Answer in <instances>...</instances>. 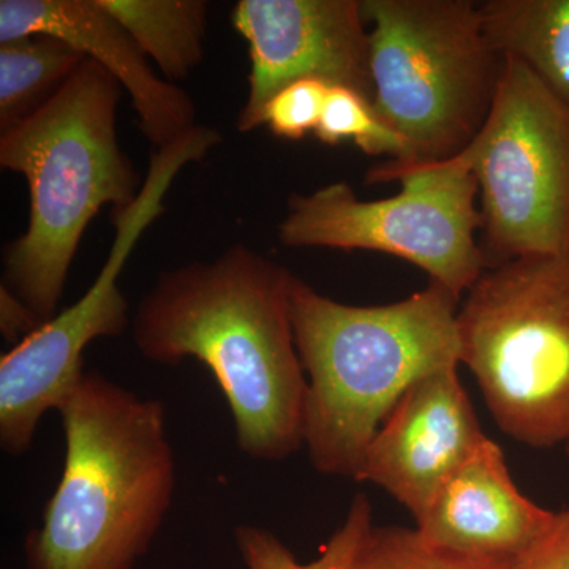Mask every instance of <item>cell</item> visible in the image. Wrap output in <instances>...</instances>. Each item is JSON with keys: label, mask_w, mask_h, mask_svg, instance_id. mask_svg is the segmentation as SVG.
<instances>
[{"label": "cell", "mask_w": 569, "mask_h": 569, "mask_svg": "<svg viewBox=\"0 0 569 569\" xmlns=\"http://www.w3.org/2000/svg\"><path fill=\"white\" fill-rule=\"evenodd\" d=\"M291 274L244 246L162 272L138 306L133 342L156 365L193 358L222 389L236 443L280 462L305 448L307 377L295 342Z\"/></svg>", "instance_id": "cell-1"}, {"label": "cell", "mask_w": 569, "mask_h": 569, "mask_svg": "<svg viewBox=\"0 0 569 569\" xmlns=\"http://www.w3.org/2000/svg\"><path fill=\"white\" fill-rule=\"evenodd\" d=\"M58 411L66 460L41 526L26 538L28 569H133L173 505L163 402L86 372Z\"/></svg>", "instance_id": "cell-2"}, {"label": "cell", "mask_w": 569, "mask_h": 569, "mask_svg": "<svg viewBox=\"0 0 569 569\" xmlns=\"http://www.w3.org/2000/svg\"><path fill=\"white\" fill-rule=\"evenodd\" d=\"M459 301L430 280L395 305L348 306L291 277V321L307 377L305 447L316 470L356 481L407 389L460 365Z\"/></svg>", "instance_id": "cell-3"}, {"label": "cell", "mask_w": 569, "mask_h": 569, "mask_svg": "<svg viewBox=\"0 0 569 569\" xmlns=\"http://www.w3.org/2000/svg\"><path fill=\"white\" fill-rule=\"evenodd\" d=\"M121 84L86 59L54 97L0 137V164L29 186L26 233L7 249L2 287L41 323L58 313L71 261L103 206L121 212L142 183L116 132Z\"/></svg>", "instance_id": "cell-4"}, {"label": "cell", "mask_w": 569, "mask_h": 569, "mask_svg": "<svg viewBox=\"0 0 569 569\" xmlns=\"http://www.w3.org/2000/svg\"><path fill=\"white\" fill-rule=\"evenodd\" d=\"M362 9L373 111L402 142L399 159L370 168L372 186L466 151L496 102L503 59L473 0H362Z\"/></svg>", "instance_id": "cell-5"}, {"label": "cell", "mask_w": 569, "mask_h": 569, "mask_svg": "<svg viewBox=\"0 0 569 569\" xmlns=\"http://www.w3.org/2000/svg\"><path fill=\"white\" fill-rule=\"evenodd\" d=\"M460 365L497 426L527 447L569 445V252L482 271L458 310Z\"/></svg>", "instance_id": "cell-6"}, {"label": "cell", "mask_w": 569, "mask_h": 569, "mask_svg": "<svg viewBox=\"0 0 569 569\" xmlns=\"http://www.w3.org/2000/svg\"><path fill=\"white\" fill-rule=\"evenodd\" d=\"M396 181L402 190L385 200H359L347 182L293 194L279 224L280 242L395 254L463 298L488 268L477 238L479 187L466 153L403 171Z\"/></svg>", "instance_id": "cell-7"}, {"label": "cell", "mask_w": 569, "mask_h": 569, "mask_svg": "<svg viewBox=\"0 0 569 569\" xmlns=\"http://www.w3.org/2000/svg\"><path fill=\"white\" fill-rule=\"evenodd\" d=\"M481 200L479 247L493 266L569 252V103L516 59L463 151Z\"/></svg>", "instance_id": "cell-8"}, {"label": "cell", "mask_w": 569, "mask_h": 569, "mask_svg": "<svg viewBox=\"0 0 569 569\" xmlns=\"http://www.w3.org/2000/svg\"><path fill=\"white\" fill-rule=\"evenodd\" d=\"M220 141L216 129L198 123L157 149L137 200L114 212V242L88 291L0 358V448L6 455L18 458L31 449L40 419L59 410L84 377L82 353L89 343L126 331L129 302L119 279L130 253L164 211V197L183 168L203 160Z\"/></svg>", "instance_id": "cell-9"}, {"label": "cell", "mask_w": 569, "mask_h": 569, "mask_svg": "<svg viewBox=\"0 0 569 569\" xmlns=\"http://www.w3.org/2000/svg\"><path fill=\"white\" fill-rule=\"evenodd\" d=\"M231 21L252 62L239 132L263 126L272 97L299 80L342 86L373 102L362 0H241Z\"/></svg>", "instance_id": "cell-10"}, {"label": "cell", "mask_w": 569, "mask_h": 569, "mask_svg": "<svg viewBox=\"0 0 569 569\" xmlns=\"http://www.w3.org/2000/svg\"><path fill=\"white\" fill-rule=\"evenodd\" d=\"M458 367L436 370L407 389L367 448L359 482H372L413 515L486 440Z\"/></svg>", "instance_id": "cell-11"}, {"label": "cell", "mask_w": 569, "mask_h": 569, "mask_svg": "<svg viewBox=\"0 0 569 569\" xmlns=\"http://www.w3.org/2000/svg\"><path fill=\"white\" fill-rule=\"evenodd\" d=\"M31 36L67 41L110 71L132 99L141 132L156 149L198 126L189 93L153 73L148 56L99 0H2L0 43Z\"/></svg>", "instance_id": "cell-12"}, {"label": "cell", "mask_w": 569, "mask_h": 569, "mask_svg": "<svg viewBox=\"0 0 569 569\" xmlns=\"http://www.w3.org/2000/svg\"><path fill=\"white\" fill-rule=\"evenodd\" d=\"M560 512L538 507L509 475L503 451L486 438L438 490L417 529L445 548L485 559H527L559 526Z\"/></svg>", "instance_id": "cell-13"}, {"label": "cell", "mask_w": 569, "mask_h": 569, "mask_svg": "<svg viewBox=\"0 0 569 569\" xmlns=\"http://www.w3.org/2000/svg\"><path fill=\"white\" fill-rule=\"evenodd\" d=\"M479 13L492 50L569 103V0H486Z\"/></svg>", "instance_id": "cell-14"}, {"label": "cell", "mask_w": 569, "mask_h": 569, "mask_svg": "<svg viewBox=\"0 0 569 569\" xmlns=\"http://www.w3.org/2000/svg\"><path fill=\"white\" fill-rule=\"evenodd\" d=\"M164 77L183 80L203 59V0H99Z\"/></svg>", "instance_id": "cell-15"}, {"label": "cell", "mask_w": 569, "mask_h": 569, "mask_svg": "<svg viewBox=\"0 0 569 569\" xmlns=\"http://www.w3.org/2000/svg\"><path fill=\"white\" fill-rule=\"evenodd\" d=\"M86 59L50 36L0 43V130L7 132L50 102Z\"/></svg>", "instance_id": "cell-16"}, {"label": "cell", "mask_w": 569, "mask_h": 569, "mask_svg": "<svg viewBox=\"0 0 569 569\" xmlns=\"http://www.w3.org/2000/svg\"><path fill=\"white\" fill-rule=\"evenodd\" d=\"M372 526V507L367 497L359 493L351 501L342 526L329 539L320 557L309 563L296 559L274 533L261 527L238 526L234 539L247 569H350Z\"/></svg>", "instance_id": "cell-17"}, {"label": "cell", "mask_w": 569, "mask_h": 569, "mask_svg": "<svg viewBox=\"0 0 569 569\" xmlns=\"http://www.w3.org/2000/svg\"><path fill=\"white\" fill-rule=\"evenodd\" d=\"M533 556L516 560L485 559L437 545L418 529L372 526L350 569H529Z\"/></svg>", "instance_id": "cell-18"}, {"label": "cell", "mask_w": 569, "mask_h": 569, "mask_svg": "<svg viewBox=\"0 0 569 569\" xmlns=\"http://www.w3.org/2000/svg\"><path fill=\"white\" fill-rule=\"evenodd\" d=\"M316 137L328 146L351 140L369 156L399 159L402 142L388 127L378 121L372 103L342 86H331Z\"/></svg>", "instance_id": "cell-19"}, {"label": "cell", "mask_w": 569, "mask_h": 569, "mask_svg": "<svg viewBox=\"0 0 569 569\" xmlns=\"http://www.w3.org/2000/svg\"><path fill=\"white\" fill-rule=\"evenodd\" d=\"M329 89L331 86L312 78L291 82L266 107L263 126L284 140H301L316 133Z\"/></svg>", "instance_id": "cell-20"}, {"label": "cell", "mask_w": 569, "mask_h": 569, "mask_svg": "<svg viewBox=\"0 0 569 569\" xmlns=\"http://www.w3.org/2000/svg\"><path fill=\"white\" fill-rule=\"evenodd\" d=\"M43 325L31 312L24 302H21L10 290L6 287L0 288V329L2 335L10 342L20 343L29 335H32L36 329Z\"/></svg>", "instance_id": "cell-21"}, {"label": "cell", "mask_w": 569, "mask_h": 569, "mask_svg": "<svg viewBox=\"0 0 569 569\" xmlns=\"http://www.w3.org/2000/svg\"><path fill=\"white\" fill-rule=\"evenodd\" d=\"M529 569H569V508L560 511L559 526L535 552Z\"/></svg>", "instance_id": "cell-22"}, {"label": "cell", "mask_w": 569, "mask_h": 569, "mask_svg": "<svg viewBox=\"0 0 569 569\" xmlns=\"http://www.w3.org/2000/svg\"><path fill=\"white\" fill-rule=\"evenodd\" d=\"M567 455H568V459H569V445L567 447Z\"/></svg>", "instance_id": "cell-23"}]
</instances>
